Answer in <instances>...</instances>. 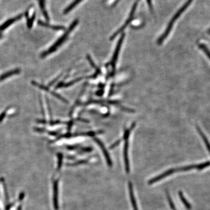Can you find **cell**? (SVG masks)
I'll return each mask as SVG.
<instances>
[{"label":"cell","instance_id":"3","mask_svg":"<svg viewBox=\"0 0 210 210\" xmlns=\"http://www.w3.org/2000/svg\"><path fill=\"white\" fill-rule=\"evenodd\" d=\"M125 37V34L123 33L122 34V35L121 36L120 38H119L118 42L117 44L116 45V48L115 49L114 54H113V57L110 63L112 65V71H114L115 68V65H116V61L117 60L118 57L119 56V52L122 46V43L123 42V40Z\"/></svg>","mask_w":210,"mask_h":210},{"label":"cell","instance_id":"9","mask_svg":"<svg viewBox=\"0 0 210 210\" xmlns=\"http://www.w3.org/2000/svg\"><path fill=\"white\" fill-rule=\"evenodd\" d=\"M128 188H129L130 198L131 202V204H132L133 210H138L136 201V200H135V196L134 195L133 185H132V183L130 181H129V183H128Z\"/></svg>","mask_w":210,"mask_h":210},{"label":"cell","instance_id":"14","mask_svg":"<svg viewBox=\"0 0 210 210\" xmlns=\"http://www.w3.org/2000/svg\"><path fill=\"white\" fill-rule=\"evenodd\" d=\"M38 1H39V4H40V8L41 9V11L43 12L45 18L47 20V21H48L49 18L47 11L46 10L45 1V0H38Z\"/></svg>","mask_w":210,"mask_h":210},{"label":"cell","instance_id":"15","mask_svg":"<svg viewBox=\"0 0 210 210\" xmlns=\"http://www.w3.org/2000/svg\"><path fill=\"white\" fill-rule=\"evenodd\" d=\"M179 194V198L181 199V201H182V202L183 203V204L184 205L185 207L188 210L191 209L192 208L191 204H190L188 200L186 199L184 196L183 194L181 191H179L178 193Z\"/></svg>","mask_w":210,"mask_h":210},{"label":"cell","instance_id":"1","mask_svg":"<svg viewBox=\"0 0 210 210\" xmlns=\"http://www.w3.org/2000/svg\"><path fill=\"white\" fill-rule=\"evenodd\" d=\"M78 24V20H75V21H74L72 22V24H71V25L70 26L69 28L66 31V32L63 34V36H62L61 37L59 38V40H57V41L55 43L53 44V45L51 47H50L48 50L41 54V57H45L48 56L50 54L56 51V50L66 40V39L68 37V36H69V34L75 29V27L77 26V24Z\"/></svg>","mask_w":210,"mask_h":210},{"label":"cell","instance_id":"23","mask_svg":"<svg viewBox=\"0 0 210 210\" xmlns=\"http://www.w3.org/2000/svg\"><path fill=\"white\" fill-rule=\"evenodd\" d=\"M208 33H209V34H210V29L209 30V31H208Z\"/></svg>","mask_w":210,"mask_h":210},{"label":"cell","instance_id":"11","mask_svg":"<svg viewBox=\"0 0 210 210\" xmlns=\"http://www.w3.org/2000/svg\"><path fill=\"white\" fill-rule=\"evenodd\" d=\"M38 24L39 25H41V26L46 27L47 28H51L52 29L54 30H64L65 29L64 27L62 26H58V25L54 26V25H50L49 24L45 23L41 21H38Z\"/></svg>","mask_w":210,"mask_h":210},{"label":"cell","instance_id":"7","mask_svg":"<svg viewBox=\"0 0 210 210\" xmlns=\"http://www.w3.org/2000/svg\"><path fill=\"white\" fill-rule=\"evenodd\" d=\"M32 83L34 85L38 87V88H40V89H43V90H44V91H47V92H48V93H50V94H51L52 95H53V96H56V97H57V98H59V99L62 100V101L64 102L65 103H68L67 101L65 99L63 98L61 96H59V95L57 94V93H54V91H50L47 87H46L45 86L38 84V83L36 82H35V81H32Z\"/></svg>","mask_w":210,"mask_h":210},{"label":"cell","instance_id":"16","mask_svg":"<svg viewBox=\"0 0 210 210\" xmlns=\"http://www.w3.org/2000/svg\"><path fill=\"white\" fill-rule=\"evenodd\" d=\"M199 48H200L201 50H202L204 52V53L206 54V56L209 57V59H210V51L209 50L207 46L204 44H200L199 45Z\"/></svg>","mask_w":210,"mask_h":210},{"label":"cell","instance_id":"22","mask_svg":"<svg viewBox=\"0 0 210 210\" xmlns=\"http://www.w3.org/2000/svg\"><path fill=\"white\" fill-rule=\"evenodd\" d=\"M2 37V34L1 33H0V38H1Z\"/></svg>","mask_w":210,"mask_h":210},{"label":"cell","instance_id":"8","mask_svg":"<svg viewBox=\"0 0 210 210\" xmlns=\"http://www.w3.org/2000/svg\"><path fill=\"white\" fill-rule=\"evenodd\" d=\"M22 16H23V14H22L18 15L16 17L12 18V19H10L9 20L6 21L5 23H3L2 25L0 26V31H2L3 30L6 29V28H8V27L11 25L13 23L21 19Z\"/></svg>","mask_w":210,"mask_h":210},{"label":"cell","instance_id":"13","mask_svg":"<svg viewBox=\"0 0 210 210\" xmlns=\"http://www.w3.org/2000/svg\"><path fill=\"white\" fill-rule=\"evenodd\" d=\"M82 1L83 0H75L74 2L71 3V5H69V6H68L66 9H65L64 11V14H66L68 13L72 10L74 9V8H75L77 5H78L80 2H82Z\"/></svg>","mask_w":210,"mask_h":210},{"label":"cell","instance_id":"20","mask_svg":"<svg viewBox=\"0 0 210 210\" xmlns=\"http://www.w3.org/2000/svg\"><path fill=\"white\" fill-rule=\"evenodd\" d=\"M121 142V140H118V141H117L116 142H115V143H114L113 144H112V146H110V149H114V147H116V146H117L118 145V144H119Z\"/></svg>","mask_w":210,"mask_h":210},{"label":"cell","instance_id":"18","mask_svg":"<svg viewBox=\"0 0 210 210\" xmlns=\"http://www.w3.org/2000/svg\"><path fill=\"white\" fill-rule=\"evenodd\" d=\"M36 18V13H34L33 14L32 16L31 17V18L29 19H28V21H27V27L28 28H31L32 27L33 24L34 22V20Z\"/></svg>","mask_w":210,"mask_h":210},{"label":"cell","instance_id":"19","mask_svg":"<svg viewBox=\"0 0 210 210\" xmlns=\"http://www.w3.org/2000/svg\"><path fill=\"white\" fill-rule=\"evenodd\" d=\"M58 163H57V170H59L61 167L62 163V155L60 153L58 155Z\"/></svg>","mask_w":210,"mask_h":210},{"label":"cell","instance_id":"2","mask_svg":"<svg viewBox=\"0 0 210 210\" xmlns=\"http://www.w3.org/2000/svg\"><path fill=\"white\" fill-rule=\"evenodd\" d=\"M135 123H133L130 127L125 130L123 139L125 140V144L123 147V157L125 163V169L127 173H129L130 171L129 158H128V147H129V137L132 129L135 127Z\"/></svg>","mask_w":210,"mask_h":210},{"label":"cell","instance_id":"21","mask_svg":"<svg viewBox=\"0 0 210 210\" xmlns=\"http://www.w3.org/2000/svg\"><path fill=\"white\" fill-rule=\"evenodd\" d=\"M147 3H148V5H149V9H150V10L151 11H153V6H152V1L151 0H147Z\"/></svg>","mask_w":210,"mask_h":210},{"label":"cell","instance_id":"17","mask_svg":"<svg viewBox=\"0 0 210 210\" xmlns=\"http://www.w3.org/2000/svg\"><path fill=\"white\" fill-rule=\"evenodd\" d=\"M209 166H210V161L204 162V163H200V164H198L197 169L202 170Z\"/></svg>","mask_w":210,"mask_h":210},{"label":"cell","instance_id":"10","mask_svg":"<svg viewBox=\"0 0 210 210\" xmlns=\"http://www.w3.org/2000/svg\"><path fill=\"white\" fill-rule=\"evenodd\" d=\"M197 129L200 135L201 138H202L204 144H205V146H206V147H207V149L209 152V153H210V143L208 139H207V137L204 134L202 130L200 129V126H197Z\"/></svg>","mask_w":210,"mask_h":210},{"label":"cell","instance_id":"6","mask_svg":"<svg viewBox=\"0 0 210 210\" xmlns=\"http://www.w3.org/2000/svg\"><path fill=\"white\" fill-rule=\"evenodd\" d=\"M94 141L96 142V143L98 144V146L100 147V148H101L102 150L103 154H104L105 157L106 158V161H107V165H108L109 166H112V160H111V159H110V157L109 153H107V150H106V149L105 148L104 146L103 143H102V142L100 141V140L98 139V138H94Z\"/></svg>","mask_w":210,"mask_h":210},{"label":"cell","instance_id":"24","mask_svg":"<svg viewBox=\"0 0 210 210\" xmlns=\"http://www.w3.org/2000/svg\"><path fill=\"white\" fill-rule=\"evenodd\" d=\"M177 210L176 208L174 209L173 210Z\"/></svg>","mask_w":210,"mask_h":210},{"label":"cell","instance_id":"12","mask_svg":"<svg viewBox=\"0 0 210 210\" xmlns=\"http://www.w3.org/2000/svg\"><path fill=\"white\" fill-rule=\"evenodd\" d=\"M197 165H189L186 166H182L181 167L175 168V171L176 172L187 171L192 169H197Z\"/></svg>","mask_w":210,"mask_h":210},{"label":"cell","instance_id":"5","mask_svg":"<svg viewBox=\"0 0 210 210\" xmlns=\"http://www.w3.org/2000/svg\"><path fill=\"white\" fill-rule=\"evenodd\" d=\"M175 172H176L175 168L169 169V170L165 171V172H163L160 175H158V176L155 177L154 178H152L151 179H150L148 182L149 184V185L153 184V183H154L155 182L160 181L163 179H164V178H166L167 177L169 176V175H171V174L174 173Z\"/></svg>","mask_w":210,"mask_h":210},{"label":"cell","instance_id":"4","mask_svg":"<svg viewBox=\"0 0 210 210\" xmlns=\"http://www.w3.org/2000/svg\"><path fill=\"white\" fill-rule=\"evenodd\" d=\"M59 181L57 179L53 183V206L55 210H59Z\"/></svg>","mask_w":210,"mask_h":210}]
</instances>
